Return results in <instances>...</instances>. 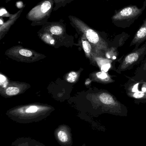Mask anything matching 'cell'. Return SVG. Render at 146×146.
Wrapping results in <instances>:
<instances>
[{
	"mask_svg": "<svg viewBox=\"0 0 146 146\" xmlns=\"http://www.w3.org/2000/svg\"><path fill=\"white\" fill-rule=\"evenodd\" d=\"M135 75L139 76H146V56L135 72Z\"/></svg>",
	"mask_w": 146,
	"mask_h": 146,
	"instance_id": "cell-16",
	"label": "cell"
},
{
	"mask_svg": "<svg viewBox=\"0 0 146 146\" xmlns=\"http://www.w3.org/2000/svg\"><path fill=\"white\" fill-rule=\"evenodd\" d=\"M22 11H23V9H21L14 14L11 15V16L9 17V20L8 21L3 24V25H1V29H2V28H4V29L5 28H7L8 27H9L11 26L16 21V20L20 17Z\"/></svg>",
	"mask_w": 146,
	"mask_h": 146,
	"instance_id": "cell-15",
	"label": "cell"
},
{
	"mask_svg": "<svg viewBox=\"0 0 146 146\" xmlns=\"http://www.w3.org/2000/svg\"><path fill=\"white\" fill-rule=\"evenodd\" d=\"M12 1V0H5V1H6V2L8 3L10 1Z\"/></svg>",
	"mask_w": 146,
	"mask_h": 146,
	"instance_id": "cell-21",
	"label": "cell"
},
{
	"mask_svg": "<svg viewBox=\"0 0 146 146\" xmlns=\"http://www.w3.org/2000/svg\"><path fill=\"white\" fill-rule=\"evenodd\" d=\"M93 77L95 80L102 84H110L115 82V80L112 78L110 75L107 72L102 71L95 73Z\"/></svg>",
	"mask_w": 146,
	"mask_h": 146,
	"instance_id": "cell-12",
	"label": "cell"
},
{
	"mask_svg": "<svg viewBox=\"0 0 146 146\" xmlns=\"http://www.w3.org/2000/svg\"><path fill=\"white\" fill-rule=\"evenodd\" d=\"M45 29L50 33L55 36H61L64 33L63 24L60 22H48L46 23Z\"/></svg>",
	"mask_w": 146,
	"mask_h": 146,
	"instance_id": "cell-11",
	"label": "cell"
},
{
	"mask_svg": "<svg viewBox=\"0 0 146 146\" xmlns=\"http://www.w3.org/2000/svg\"><path fill=\"white\" fill-rule=\"evenodd\" d=\"M71 25L81 33L92 44L95 51L100 55L104 56V52L110 45L97 32L87 25L82 20L73 15L69 16Z\"/></svg>",
	"mask_w": 146,
	"mask_h": 146,
	"instance_id": "cell-1",
	"label": "cell"
},
{
	"mask_svg": "<svg viewBox=\"0 0 146 146\" xmlns=\"http://www.w3.org/2000/svg\"><path fill=\"white\" fill-rule=\"evenodd\" d=\"M146 41V19L135 35L134 37L130 43V46L132 47L135 45V47L134 50L137 49L139 48L141 44Z\"/></svg>",
	"mask_w": 146,
	"mask_h": 146,
	"instance_id": "cell-9",
	"label": "cell"
},
{
	"mask_svg": "<svg viewBox=\"0 0 146 146\" xmlns=\"http://www.w3.org/2000/svg\"><path fill=\"white\" fill-rule=\"evenodd\" d=\"M6 92V94L7 95L12 96V95L18 94L19 92V90L18 88L15 87H10L7 88Z\"/></svg>",
	"mask_w": 146,
	"mask_h": 146,
	"instance_id": "cell-18",
	"label": "cell"
},
{
	"mask_svg": "<svg viewBox=\"0 0 146 146\" xmlns=\"http://www.w3.org/2000/svg\"><path fill=\"white\" fill-rule=\"evenodd\" d=\"M105 57L107 59L116 62L118 60L119 52L117 47L115 46H110L104 52Z\"/></svg>",
	"mask_w": 146,
	"mask_h": 146,
	"instance_id": "cell-13",
	"label": "cell"
},
{
	"mask_svg": "<svg viewBox=\"0 0 146 146\" xmlns=\"http://www.w3.org/2000/svg\"><path fill=\"white\" fill-rule=\"evenodd\" d=\"M97 97V101L105 113L121 116L127 115V110L126 106L108 91L99 92Z\"/></svg>",
	"mask_w": 146,
	"mask_h": 146,
	"instance_id": "cell-2",
	"label": "cell"
},
{
	"mask_svg": "<svg viewBox=\"0 0 146 146\" xmlns=\"http://www.w3.org/2000/svg\"><path fill=\"white\" fill-rule=\"evenodd\" d=\"M84 38L82 39V43L83 45V49H84V51L85 52L86 54L88 56L89 58L91 59L92 61L94 62V63L95 62L93 59V56H94V50L93 51L92 47L91 44L90 43V42L87 40L85 37L84 35Z\"/></svg>",
	"mask_w": 146,
	"mask_h": 146,
	"instance_id": "cell-14",
	"label": "cell"
},
{
	"mask_svg": "<svg viewBox=\"0 0 146 146\" xmlns=\"http://www.w3.org/2000/svg\"><path fill=\"white\" fill-rule=\"evenodd\" d=\"M12 146H45L43 143L30 137H21L16 139Z\"/></svg>",
	"mask_w": 146,
	"mask_h": 146,
	"instance_id": "cell-10",
	"label": "cell"
},
{
	"mask_svg": "<svg viewBox=\"0 0 146 146\" xmlns=\"http://www.w3.org/2000/svg\"><path fill=\"white\" fill-rule=\"evenodd\" d=\"M124 88L127 96L138 103H146V76H127Z\"/></svg>",
	"mask_w": 146,
	"mask_h": 146,
	"instance_id": "cell-3",
	"label": "cell"
},
{
	"mask_svg": "<svg viewBox=\"0 0 146 146\" xmlns=\"http://www.w3.org/2000/svg\"><path fill=\"white\" fill-rule=\"evenodd\" d=\"M54 135L57 143L61 146H72L73 135L71 129L67 125H60L55 129Z\"/></svg>",
	"mask_w": 146,
	"mask_h": 146,
	"instance_id": "cell-6",
	"label": "cell"
},
{
	"mask_svg": "<svg viewBox=\"0 0 146 146\" xmlns=\"http://www.w3.org/2000/svg\"><path fill=\"white\" fill-rule=\"evenodd\" d=\"M77 74L74 72H72L69 74L67 78V80L70 82H73L76 80L77 78Z\"/></svg>",
	"mask_w": 146,
	"mask_h": 146,
	"instance_id": "cell-19",
	"label": "cell"
},
{
	"mask_svg": "<svg viewBox=\"0 0 146 146\" xmlns=\"http://www.w3.org/2000/svg\"><path fill=\"white\" fill-rule=\"evenodd\" d=\"M93 59L96 63H97L101 71L107 72L109 70H115L114 68V64L115 62L109 60L105 58V56L99 55L96 53H94Z\"/></svg>",
	"mask_w": 146,
	"mask_h": 146,
	"instance_id": "cell-8",
	"label": "cell"
},
{
	"mask_svg": "<svg viewBox=\"0 0 146 146\" xmlns=\"http://www.w3.org/2000/svg\"><path fill=\"white\" fill-rule=\"evenodd\" d=\"M74 0H55L54 11H57L61 8L65 7L67 4H69Z\"/></svg>",
	"mask_w": 146,
	"mask_h": 146,
	"instance_id": "cell-17",
	"label": "cell"
},
{
	"mask_svg": "<svg viewBox=\"0 0 146 146\" xmlns=\"http://www.w3.org/2000/svg\"><path fill=\"white\" fill-rule=\"evenodd\" d=\"M146 56V41L145 42L136 50H133L120 60V64L115 70L117 73L121 74L123 72L130 70L135 66L142 62Z\"/></svg>",
	"mask_w": 146,
	"mask_h": 146,
	"instance_id": "cell-5",
	"label": "cell"
},
{
	"mask_svg": "<svg viewBox=\"0 0 146 146\" xmlns=\"http://www.w3.org/2000/svg\"><path fill=\"white\" fill-rule=\"evenodd\" d=\"M19 53L21 55L23 56H27V57H29V56H31L32 55V53L31 51L28 50H20L19 51Z\"/></svg>",
	"mask_w": 146,
	"mask_h": 146,
	"instance_id": "cell-20",
	"label": "cell"
},
{
	"mask_svg": "<svg viewBox=\"0 0 146 146\" xmlns=\"http://www.w3.org/2000/svg\"><path fill=\"white\" fill-rule=\"evenodd\" d=\"M142 11V9L138 8L136 6H129L124 8L115 15L112 17V19L115 21L132 19L140 15Z\"/></svg>",
	"mask_w": 146,
	"mask_h": 146,
	"instance_id": "cell-7",
	"label": "cell"
},
{
	"mask_svg": "<svg viewBox=\"0 0 146 146\" xmlns=\"http://www.w3.org/2000/svg\"><path fill=\"white\" fill-rule=\"evenodd\" d=\"M55 0H43L33 8L27 14L26 18L32 25L46 24L54 9Z\"/></svg>",
	"mask_w": 146,
	"mask_h": 146,
	"instance_id": "cell-4",
	"label": "cell"
}]
</instances>
